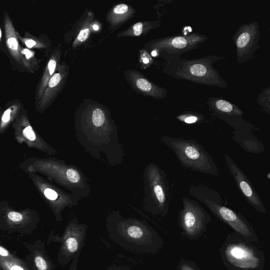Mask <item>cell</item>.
Listing matches in <instances>:
<instances>
[{
    "label": "cell",
    "instance_id": "obj_20",
    "mask_svg": "<svg viewBox=\"0 0 270 270\" xmlns=\"http://www.w3.org/2000/svg\"><path fill=\"white\" fill-rule=\"evenodd\" d=\"M258 103L263 107V110L269 114V87L265 88L259 96Z\"/></svg>",
    "mask_w": 270,
    "mask_h": 270
},
{
    "label": "cell",
    "instance_id": "obj_12",
    "mask_svg": "<svg viewBox=\"0 0 270 270\" xmlns=\"http://www.w3.org/2000/svg\"><path fill=\"white\" fill-rule=\"evenodd\" d=\"M29 176L43 199L55 214L57 221L63 220L62 213L66 208L78 205L79 201L82 199L80 197L67 193L49 182L37 174L30 173Z\"/></svg>",
    "mask_w": 270,
    "mask_h": 270
},
{
    "label": "cell",
    "instance_id": "obj_24",
    "mask_svg": "<svg viewBox=\"0 0 270 270\" xmlns=\"http://www.w3.org/2000/svg\"><path fill=\"white\" fill-rule=\"evenodd\" d=\"M61 75L59 73L54 75L50 79L49 82V86L50 88H54L57 87L61 81Z\"/></svg>",
    "mask_w": 270,
    "mask_h": 270
},
{
    "label": "cell",
    "instance_id": "obj_5",
    "mask_svg": "<svg viewBox=\"0 0 270 270\" xmlns=\"http://www.w3.org/2000/svg\"><path fill=\"white\" fill-rule=\"evenodd\" d=\"M189 194L206 206L219 220L230 226L236 235L246 241L259 243L258 237L250 222L241 213L225 206L218 192L204 184L198 183L191 186Z\"/></svg>",
    "mask_w": 270,
    "mask_h": 270
},
{
    "label": "cell",
    "instance_id": "obj_36",
    "mask_svg": "<svg viewBox=\"0 0 270 270\" xmlns=\"http://www.w3.org/2000/svg\"><path fill=\"white\" fill-rule=\"evenodd\" d=\"M99 26L98 25H95L93 26V29L94 30L97 31V30H99Z\"/></svg>",
    "mask_w": 270,
    "mask_h": 270
},
{
    "label": "cell",
    "instance_id": "obj_13",
    "mask_svg": "<svg viewBox=\"0 0 270 270\" xmlns=\"http://www.w3.org/2000/svg\"><path fill=\"white\" fill-rule=\"evenodd\" d=\"M261 30L258 22L242 25L233 35L232 40L236 48L237 60L243 64L255 56L261 47Z\"/></svg>",
    "mask_w": 270,
    "mask_h": 270
},
{
    "label": "cell",
    "instance_id": "obj_9",
    "mask_svg": "<svg viewBox=\"0 0 270 270\" xmlns=\"http://www.w3.org/2000/svg\"><path fill=\"white\" fill-rule=\"evenodd\" d=\"M205 34L192 33L184 35H175L152 41L149 47L155 50L158 55L165 61L178 59L183 54L200 48L208 40Z\"/></svg>",
    "mask_w": 270,
    "mask_h": 270
},
{
    "label": "cell",
    "instance_id": "obj_23",
    "mask_svg": "<svg viewBox=\"0 0 270 270\" xmlns=\"http://www.w3.org/2000/svg\"><path fill=\"white\" fill-rule=\"evenodd\" d=\"M178 270H201L196 265L195 262L185 260L184 259L179 261L177 266Z\"/></svg>",
    "mask_w": 270,
    "mask_h": 270
},
{
    "label": "cell",
    "instance_id": "obj_18",
    "mask_svg": "<svg viewBox=\"0 0 270 270\" xmlns=\"http://www.w3.org/2000/svg\"><path fill=\"white\" fill-rule=\"evenodd\" d=\"M132 14L130 7L125 4L116 6L109 16V20L113 25H117L129 17Z\"/></svg>",
    "mask_w": 270,
    "mask_h": 270
},
{
    "label": "cell",
    "instance_id": "obj_4",
    "mask_svg": "<svg viewBox=\"0 0 270 270\" xmlns=\"http://www.w3.org/2000/svg\"><path fill=\"white\" fill-rule=\"evenodd\" d=\"M30 173H39L71 193L81 198L91 196L92 191L85 174L76 166L55 158L34 159L27 167Z\"/></svg>",
    "mask_w": 270,
    "mask_h": 270
},
{
    "label": "cell",
    "instance_id": "obj_37",
    "mask_svg": "<svg viewBox=\"0 0 270 270\" xmlns=\"http://www.w3.org/2000/svg\"><path fill=\"white\" fill-rule=\"evenodd\" d=\"M2 37V31L1 29H0V38Z\"/></svg>",
    "mask_w": 270,
    "mask_h": 270
},
{
    "label": "cell",
    "instance_id": "obj_26",
    "mask_svg": "<svg viewBox=\"0 0 270 270\" xmlns=\"http://www.w3.org/2000/svg\"><path fill=\"white\" fill-rule=\"evenodd\" d=\"M144 25L141 23H138L134 25L133 27V34L135 36H139L141 35L143 31H145L146 30H144ZM147 31V30H146Z\"/></svg>",
    "mask_w": 270,
    "mask_h": 270
},
{
    "label": "cell",
    "instance_id": "obj_32",
    "mask_svg": "<svg viewBox=\"0 0 270 270\" xmlns=\"http://www.w3.org/2000/svg\"><path fill=\"white\" fill-rule=\"evenodd\" d=\"M23 53L25 54V55L27 59L30 58L32 55V53L28 49L24 50Z\"/></svg>",
    "mask_w": 270,
    "mask_h": 270
},
{
    "label": "cell",
    "instance_id": "obj_29",
    "mask_svg": "<svg viewBox=\"0 0 270 270\" xmlns=\"http://www.w3.org/2000/svg\"><path fill=\"white\" fill-rule=\"evenodd\" d=\"M57 66V62L55 60L51 59L48 64V69L50 75L52 76L55 72Z\"/></svg>",
    "mask_w": 270,
    "mask_h": 270
},
{
    "label": "cell",
    "instance_id": "obj_7",
    "mask_svg": "<svg viewBox=\"0 0 270 270\" xmlns=\"http://www.w3.org/2000/svg\"><path fill=\"white\" fill-rule=\"evenodd\" d=\"M160 140L173 151L182 167L191 171L219 175L213 157L199 142L165 135L161 136Z\"/></svg>",
    "mask_w": 270,
    "mask_h": 270
},
{
    "label": "cell",
    "instance_id": "obj_17",
    "mask_svg": "<svg viewBox=\"0 0 270 270\" xmlns=\"http://www.w3.org/2000/svg\"><path fill=\"white\" fill-rule=\"evenodd\" d=\"M207 105L216 116L242 117L244 112L236 105L219 97H210Z\"/></svg>",
    "mask_w": 270,
    "mask_h": 270
},
{
    "label": "cell",
    "instance_id": "obj_19",
    "mask_svg": "<svg viewBox=\"0 0 270 270\" xmlns=\"http://www.w3.org/2000/svg\"><path fill=\"white\" fill-rule=\"evenodd\" d=\"M177 118L187 124H193L202 121L204 117L199 114L185 113L178 116Z\"/></svg>",
    "mask_w": 270,
    "mask_h": 270
},
{
    "label": "cell",
    "instance_id": "obj_6",
    "mask_svg": "<svg viewBox=\"0 0 270 270\" xmlns=\"http://www.w3.org/2000/svg\"><path fill=\"white\" fill-rule=\"evenodd\" d=\"M257 244L229 233L219 250L225 266L228 270H264V252Z\"/></svg>",
    "mask_w": 270,
    "mask_h": 270
},
{
    "label": "cell",
    "instance_id": "obj_8",
    "mask_svg": "<svg viewBox=\"0 0 270 270\" xmlns=\"http://www.w3.org/2000/svg\"><path fill=\"white\" fill-rule=\"evenodd\" d=\"M144 210L154 215L164 217L169 212L171 193L169 180L164 170L151 163L143 173Z\"/></svg>",
    "mask_w": 270,
    "mask_h": 270
},
{
    "label": "cell",
    "instance_id": "obj_1",
    "mask_svg": "<svg viewBox=\"0 0 270 270\" xmlns=\"http://www.w3.org/2000/svg\"><path fill=\"white\" fill-rule=\"evenodd\" d=\"M76 136L80 145L93 158L108 165L122 164L125 156L118 128L107 110L98 105L79 110L75 117Z\"/></svg>",
    "mask_w": 270,
    "mask_h": 270
},
{
    "label": "cell",
    "instance_id": "obj_28",
    "mask_svg": "<svg viewBox=\"0 0 270 270\" xmlns=\"http://www.w3.org/2000/svg\"><path fill=\"white\" fill-rule=\"evenodd\" d=\"M0 257L8 258L9 260H14L16 259L12 258L9 252L5 247L0 246Z\"/></svg>",
    "mask_w": 270,
    "mask_h": 270
},
{
    "label": "cell",
    "instance_id": "obj_10",
    "mask_svg": "<svg viewBox=\"0 0 270 270\" xmlns=\"http://www.w3.org/2000/svg\"><path fill=\"white\" fill-rule=\"evenodd\" d=\"M183 209L178 214V223L182 235L190 240H198L206 232L211 222L210 214L197 201L182 198Z\"/></svg>",
    "mask_w": 270,
    "mask_h": 270
},
{
    "label": "cell",
    "instance_id": "obj_11",
    "mask_svg": "<svg viewBox=\"0 0 270 270\" xmlns=\"http://www.w3.org/2000/svg\"><path fill=\"white\" fill-rule=\"evenodd\" d=\"M87 230V225L80 223L75 216L67 224L62 236L52 237L53 241L61 243L58 256L61 265L66 266L76 257L80 255L85 244Z\"/></svg>",
    "mask_w": 270,
    "mask_h": 270
},
{
    "label": "cell",
    "instance_id": "obj_22",
    "mask_svg": "<svg viewBox=\"0 0 270 270\" xmlns=\"http://www.w3.org/2000/svg\"><path fill=\"white\" fill-rule=\"evenodd\" d=\"M16 262L14 260L0 259V264L6 270H26Z\"/></svg>",
    "mask_w": 270,
    "mask_h": 270
},
{
    "label": "cell",
    "instance_id": "obj_16",
    "mask_svg": "<svg viewBox=\"0 0 270 270\" xmlns=\"http://www.w3.org/2000/svg\"><path fill=\"white\" fill-rule=\"evenodd\" d=\"M130 82L134 88L144 95L153 97L156 99H163L167 97L168 90L160 87L148 80L138 71L129 72Z\"/></svg>",
    "mask_w": 270,
    "mask_h": 270
},
{
    "label": "cell",
    "instance_id": "obj_15",
    "mask_svg": "<svg viewBox=\"0 0 270 270\" xmlns=\"http://www.w3.org/2000/svg\"><path fill=\"white\" fill-rule=\"evenodd\" d=\"M16 140L20 143H25L30 148L49 155H56L58 151L53 148L38 134L36 133L28 121L24 119L14 125Z\"/></svg>",
    "mask_w": 270,
    "mask_h": 270
},
{
    "label": "cell",
    "instance_id": "obj_35",
    "mask_svg": "<svg viewBox=\"0 0 270 270\" xmlns=\"http://www.w3.org/2000/svg\"><path fill=\"white\" fill-rule=\"evenodd\" d=\"M151 55L152 57H156L158 56V53H157V52L156 51V50H152V52H151Z\"/></svg>",
    "mask_w": 270,
    "mask_h": 270
},
{
    "label": "cell",
    "instance_id": "obj_25",
    "mask_svg": "<svg viewBox=\"0 0 270 270\" xmlns=\"http://www.w3.org/2000/svg\"><path fill=\"white\" fill-rule=\"evenodd\" d=\"M90 33H91V30L88 28L82 30L77 37L79 42L83 43L88 38Z\"/></svg>",
    "mask_w": 270,
    "mask_h": 270
},
{
    "label": "cell",
    "instance_id": "obj_14",
    "mask_svg": "<svg viewBox=\"0 0 270 270\" xmlns=\"http://www.w3.org/2000/svg\"><path fill=\"white\" fill-rule=\"evenodd\" d=\"M224 158L229 171L245 200L257 211L261 213H267V210L262 200L250 179L235 161L226 153L224 154Z\"/></svg>",
    "mask_w": 270,
    "mask_h": 270
},
{
    "label": "cell",
    "instance_id": "obj_34",
    "mask_svg": "<svg viewBox=\"0 0 270 270\" xmlns=\"http://www.w3.org/2000/svg\"><path fill=\"white\" fill-rule=\"evenodd\" d=\"M142 63L145 65H148L150 63V60L148 57H145L142 59Z\"/></svg>",
    "mask_w": 270,
    "mask_h": 270
},
{
    "label": "cell",
    "instance_id": "obj_2",
    "mask_svg": "<svg viewBox=\"0 0 270 270\" xmlns=\"http://www.w3.org/2000/svg\"><path fill=\"white\" fill-rule=\"evenodd\" d=\"M106 227L108 237L131 253L156 254L164 244L157 232L147 221L124 218L118 211L109 212Z\"/></svg>",
    "mask_w": 270,
    "mask_h": 270
},
{
    "label": "cell",
    "instance_id": "obj_33",
    "mask_svg": "<svg viewBox=\"0 0 270 270\" xmlns=\"http://www.w3.org/2000/svg\"><path fill=\"white\" fill-rule=\"evenodd\" d=\"M35 42L32 40H29L26 42V46L29 48H32L33 46L35 45Z\"/></svg>",
    "mask_w": 270,
    "mask_h": 270
},
{
    "label": "cell",
    "instance_id": "obj_30",
    "mask_svg": "<svg viewBox=\"0 0 270 270\" xmlns=\"http://www.w3.org/2000/svg\"><path fill=\"white\" fill-rule=\"evenodd\" d=\"M8 47L14 50H17L18 47V44L17 40L14 38H10L8 40Z\"/></svg>",
    "mask_w": 270,
    "mask_h": 270
},
{
    "label": "cell",
    "instance_id": "obj_31",
    "mask_svg": "<svg viewBox=\"0 0 270 270\" xmlns=\"http://www.w3.org/2000/svg\"><path fill=\"white\" fill-rule=\"evenodd\" d=\"M79 256H77L73 260H72L69 270H77Z\"/></svg>",
    "mask_w": 270,
    "mask_h": 270
},
{
    "label": "cell",
    "instance_id": "obj_21",
    "mask_svg": "<svg viewBox=\"0 0 270 270\" xmlns=\"http://www.w3.org/2000/svg\"><path fill=\"white\" fill-rule=\"evenodd\" d=\"M26 214V213L9 210L7 213V217L10 222L19 223L24 221L25 219H27Z\"/></svg>",
    "mask_w": 270,
    "mask_h": 270
},
{
    "label": "cell",
    "instance_id": "obj_27",
    "mask_svg": "<svg viewBox=\"0 0 270 270\" xmlns=\"http://www.w3.org/2000/svg\"><path fill=\"white\" fill-rule=\"evenodd\" d=\"M105 270H131V268L126 265H111Z\"/></svg>",
    "mask_w": 270,
    "mask_h": 270
},
{
    "label": "cell",
    "instance_id": "obj_3",
    "mask_svg": "<svg viewBox=\"0 0 270 270\" xmlns=\"http://www.w3.org/2000/svg\"><path fill=\"white\" fill-rule=\"evenodd\" d=\"M219 55H209L200 58L188 59L181 57L165 61L163 71L168 76L177 80L189 81L194 84L226 89L227 83L214 67L216 63L225 60Z\"/></svg>",
    "mask_w": 270,
    "mask_h": 270
}]
</instances>
